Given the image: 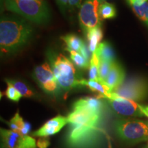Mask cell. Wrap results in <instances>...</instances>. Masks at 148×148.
I'll return each mask as SVG.
<instances>
[{"label":"cell","instance_id":"cell-26","mask_svg":"<svg viewBox=\"0 0 148 148\" xmlns=\"http://www.w3.org/2000/svg\"><path fill=\"white\" fill-rule=\"evenodd\" d=\"M24 123H25V121H23L21 116L19 115V114L17 112L15 114V115L10 119V122L8 123V125L12 130L18 131V132H20L22 128H23Z\"/></svg>","mask_w":148,"mask_h":148},{"label":"cell","instance_id":"cell-31","mask_svg":"<svg viewBox=\"0 0 148 148\" xmlns=\"http://www.w3.org/2000/svg\"><path fill=\"white\" fill-rule=\"evenodd\" d=\"M145 108L146 110H147L148 111V106H146V107H145Z\"/></svg>","mask_w":148,"mask_h":148},{"label":"cell","instance_id":"cell-18","mask_svg":"<svg viewBox=\"0 0 148 148\" xmlns=\"http://www.w3.org/2000/svg\"><path fill=\"white\" fill-rule=\"evenodd\" d=\"M61 38L67 46V50L76 51L78 52L84 44V42L80 38L73 34H66L61 37Z\"/></svg>","mask_w":148,"mask_h":148},{"label":"cell","instance_id":"cell-11","mask_svg":"<svg viewBox=\"0 0 148 148\" xmlns=\"http://www.w3.org/2000/svg\"><path fill=\"white\" fill-rule=\"evenodd\" d=\"M69 123L67 117L57 116L44 124L42 126L32 133V136L37 137H47L48 136L58 133L64 125Z\"/></svg>","mask_w":148,"mask_h":148},{"label":"cell","instance_id":"cell-27","mask_svg":"<svg viewBox=\"0 0 148 148\" xmlns=\"http://www.w3.org/2000/svg\"><path fill=\"white\" fill-rule=\"evenodd\" d=\"M79 52L86 60L88 61V62H89L90 58H90V52H91V51H90L89 48L87 47V45H86V44H83V45L82 46V47H81Z\"/></svg>","mask_w":148,"mask_h":148},{"label":"cell","instance_id":"cell-32","mask_svg":"<svg viewBox=\"0 0 148 148\" xmlns=\"http://www.w3.org/2000/svg\"><path fill=\"white\" fill-rule=\"evenodd\" d=\"M145 1H147V0H145Z\"/></svg>","mask_w":148,"mask_h":148},{"label":"cell","instance_id":"cell-8","mask_svg":"<svg viewBox=\"0 0 148 148\" xmlns=\"http://www.w3.org/2000/svg\"><path fill=\"white\" fill-rule=\"evenodd\" d=\"M108 100L112 108L118 114L125 116H145L142 111L143 106L131 99L117 95L113 92L108 98Z\"/></svg>","mask_w":148,"mask_h":148},{"label":"cell","instance_id":"cell-20","mask_svg":"<svg viewBox=\"0 0 148 148\" xmlns=\"http://www.w3.org/2000/svg\"><path fill=\"white\" fill-rule=\"evenodd\" d=\"M83 0H56L60 8L63 11L71 12L82 5Z\"/></svg>","mask_w":148,"mask_h":148},{"label":"cell","instance_id":"cell-22","mask_svg":"<svg viewBox=\"0 0 148 148\" xmlns=\"http://www.w3.org/2000/svg\"><path fill=\"white\" fill-rule=\"evenodd\" d=\"M68 51L70 53V58L77 67L79 69H87L88 67V62L80 53H79L76 51Z\"/></svg>","mask_w":148,"mask_h":148},{"label":"cell","instance_id":"cell-3","mask_svg":"<svg viewBox=\"0 0 148 148\" xmlns=\"http://www.w3.org/2000/svg\"><path fill=\"white\" fill-rule=\"evenodd\" d=\"M4 6L36 23H45L49 18V10L43 0H4Z\"/></svg>","mask_w":148,"mask_h":148},{"label":"cell","instance_id":"cell-33","mask_svg":"<svg viewBox=\"0 0 148 148\" xmlns=\"http://www.w3.org/2000/svg\"><path fill=\"white\" fill-rule=\"evenodd\" d=\"M3 148H5V147H3Z\"/></svg>","mask_w":148,"mask_h":148},{"label":"cell","instance_id":"cell-5","mask_svg":"<svg viewBox=\"0 0 148 148\" xmlns=\"http://www.w3.org/2000/svg\"><path fill=\"white\" fill-rule=\"evenodd\" d=\"M53 72L58 86L64 90H69L80 86V79H77L73 63L64 55L59 54L53 61Z\"/></svg>","mask_w":148,"mask_h":148},{"label":"cell","instance_id":"cell-9","mask_svg":"<svg viewBox=\"0 0 148 148\" xmlns=\"http://www.w3.org/2000/svg\"><path fill=\"white\" fill-rule=\"evenodd\" d=\"M1 136L5 148H36V140L14 130L1 129Z\"/></svg>","mask_w":148,"mask_h":148},{"label":"cell","instance_id":"cell-13","mask_svg":"<svg viewBox=\"0 0 148 148\" xmlns=\"http://www.w3.org/2000/svg\"><path fill=\"white\" fill-rule=\"evenodd\" d=\"M125 79V72L121 64L116 61L113 63L108 76L103 81L113 91L123 84Z\"/></svg>","mask_w":148,"mask_h":148},{"label":"cell","instance_id":"cell-2","mask_svg":"<svg viewBox=\"0 0 148 148\" xmlns=\"http://www.w3.org/2000/svg\"><path fill=\"white\" fill-rule=\"evenodd\" d=\"M32 34V27L25 19L1 17L0 22V48L1 53H12L26 44Z\"/></svg>","mask_w":148,"mask_h":148},{"label":"cell","instance_id":"cell-10","mask_svg":"<svg viewBox=\"0 0 148 148\" xmlns=\"http://www.w3.org/2000/svg\"><path fill=\"white\" fill-rule=\"evenodd\" d=\"M34 75L37 82L45 92L55 93L58 90V84L54 73L47 62L36 66Z\"/></svg>","mask_w":148,"mask_h":148},{"label":"cell","instance_id":"cell-19","mask_svg":"<svg viewBox=\"0 0 148 148\" xmlns=\"http://www.w3.org/2000/svg\"><path fill=\"white\" fill-rule=\"evenodd\" d=\"M116 12L115 7L110 3L103 1L99 7V15L101 20L114 18Z\"/></svg>","mask_w":148,"mask_h":148},{"label":"cell","instance_id":"cell-25","mask_svg":"<svg viewBox=\"0 0 148 148\" xmlns=\"http://www.w3.org/2000/svg\"><path fill=\"white\" fill-rule=\"evenodd\" d=\"M5 81H6L7 83V88L5 92L6 97L12 101H18L22 97L21 95L18 92V90L14 88V86L8 79H6Z\"/></svg>","mask_w":148,"mask_h":148},{"label":"cell","instance_id":"cell-30","mask_svg":"<svg viewBox=\"0 0 148 148\" xmlns=\"http://www.w3.org/2000/svg\"><path fill=\"white\" fill-rule=\"evenodd\" d=\"M142 111H143V112L144 113V114H145V116L148 117V111L146 110L144 106H143V108H142Z\"/></svg>","mask_w":148,"mask_h":148},{"label":"cell","instance_id":"cell-16","mask_svg":"<svg viewBox=\"0 0 148 148\" xmlns=\"http://www.w3.org/2000/svg\"><path fill=\"white\" fill-rule=\"evenodd\" d=\"M95 52L99 58V60L109 61V62L116 61L113 49L108 42H100L98 45Z\"/></svg>","mask_w":148,"mask_h":148},{"label":"cell","instance_id":"cell-1","mask_svg":"<svg viewBox=\"0 0 148 148\" xmlns=\"http://www.w3.org/2000/svg\"><path fill=\"white\" fill-rule=\"evenodd\" d=\"M70 124L66 142L71 148H92L100 137L101 115L82 109L73 110L67 116Z\"/></svg>","mask_w":148,"mask_h":148},{"label":"cell","instance_id":"cell-28","mask_svg":"<svg viewBox=\"0 0 148 148\" xmlns=\"http://www.w3.org/2000/svg\"><path fill=\"white\" fill-rule=\"evenodd\" d=\"M49 140L47 137H40L37 140L36 145L38 148H47L49 145Z\"/></svg>","mask_w":148,"mask_h":148},{"label":"cell","instance_id":"cell-21","mask_svg":"<svg viewBox=\"0 0 148 148\" xmlns=\"http://www.w3.org/2000/svg\"><path fill=\"white\" fill-rule=\"evenodd\" d=\"M99 59L94 51L91 55V58L90 60V69H89V79H98V72H99Z\"/></svg>","mask_w":148,"mask_h":148},{"label":"cell","instance_id":"cell-15","mask_svg":"<svg viewBox=\"0 0 148 148\" xmlns=\"http://www.w3.org/2000/svg\"><path fill=\"white\" fill-rule=\"evenodd\" d=\"M136 15L148 25V2L145 0H127Z\"/></svg>","mask_w":148,"mask_h":148},{"label":"cell","instance_id":"cell-6","mask_svg":"<svg viewBox=\"0 0 148 148\" xmlns=\"http://www.w3.org/2000/svg\"><path fill=\"white\" fill-rule=\"evenodd\" d=\"M112 92L134 101L143 100L148 96V81L142 77H130Z\"/></svg>","mask_w":148,"mask_h":148},{"label":"cell","instance_id":"cell-7","mask_svg":"<svg viewBox=\"0 0 148 148\" xmlns=\"http://www.w3.org/2000/svg\"><path fill=\"white\" fill-rule=\"evenodd\" d=\"M104 0H86L81 5L79 12V21L81 27L86 33L96 27L101 26L99 7Z\"/></svg>","mask_w":148,"mask_h":148},{"label":"cell","instance_id":"cell-23","mask_svg":"<svg viewBox=\"0 0 148 148\" xmlns=\"http://www.w3.org/2000/svg\"><path fill=\"white\" fill-rule=\"evenodd\" d=\"M115 62V61H114ZM114 62H109V61L99 60V72H98V79L101 81H104L110 73Z\"/></svg>","mask_w":148,"mask_h":148},{"label":"cell","instance_id":"cell-17","mask_svg":"<svg viewBox=\"0 0 148 148\" xmlns=\"http://www.w3.org/2000/svg\"><path fill=\"white\" fill-rule=\"evenodd\" d=\"M87 39L88 40V48L92 53L96 50L98 45L102 39L103 33L100 27H96L88 30L86 32Z\"/></svg>","mask_w":148,"mask_h":148},{"label":"cell","instance_id":"cell-29","mask_svg":"<svg viewBox=\"0 0 148 148\" xmlns=\"http://www.w3.org/2000/svg\"><path fill=\"white\" fill-rule=\"evenodd\" d=\"M30 130H31V125L29 124L28 122L25 121V123H24L23 128H22L20 132L23 135H27V134L29 132V131H30Z\"/></svg>","mask_w":148,"mask_h":148},{"label":"cell","instance_id":"cell-4","mask_svg":"<svg viewBox=\"0 0 148 148\" xmlns=\"http://www.w3.org/2000/svg\"><path fill=\"white\" fill-rule=\"evenodd\" d=\"M116 132L120 138L129 143L148 139V123L139 120H119L115 122Z\"/></svg>","mask_w":148,"mask_h":148},{"label":"cell","instance_id":"cell-12","mask_svg":"<svg viewBox=\"0 0 148 148\" xmlns=\"http://www.w3.org/2000/svg\"><path fill=\"white\" fill-rule=\"evenodd\" d=\"M103 103L99 98L86 97L79 99L73 103V110L82 109L88 112L101 115L103 110Z\"/></svg>","mask_w":148,"mask_h":148},{"label":"cell","instance_id":"cell-24","mask_svg":"<svg viewBox=\"0 0 148 148\" xmlns=\"http://www.w3.org/2000/svg\"><path fill=\"white\" fill-rule=\"evenodd\" d=\"M10 82L12 83V85L14 86V88L18 90V92L21 94V96L25 97H30L34 95V92L31 90L29 88L21 81H16V80H10Z\"/></svg>","mask_w":148,"mask_h":148},{"label":"cell","instance_id":"cell-14","mask_svg":"<svg viewBox=\"0 0 148 148\" xmlns=\"http://www.w3.org/2000/svg\"><path fill=\"white\" fill-rule=\"evenodd\" d=\"M80 86H86L92 92H97L98 98H105L108 99L110 97L112 90L100 79H80L79 81Z\"/></svg>","mask_w":148,"mask_h":148}]
</instances>
